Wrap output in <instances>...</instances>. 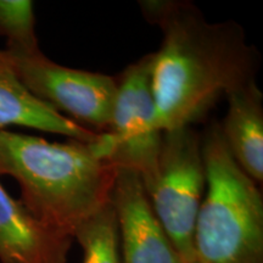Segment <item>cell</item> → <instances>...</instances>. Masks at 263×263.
Returning a JSON list of instances; mask_svg holds the SVG:
<instances>
[{
  "instance_id": "3",
  "label": "cell",
  "mask_w": 263,
  "mask_h": 263,
  "mask_svg": "<svg viewBox=\"0 0 263 263\" xmlns=\"http://www.w3.org/2000/svg\"><path fill=\"white\" fill-rule=\"evenodd\" d=\"M202 138L206 190L194 233L195 263H263V197L238 166L219 123Z\"/></svg>"
},
{
  "instance_id": "10",
  "label": "cell",
  "mask_w": 263,
  "mask_h": 263,
  "mask_svg": "<svg viewBox=\"0 0 263 263\" xmlns=\"http://www.w3.org/2000/svg\"><path fill=\"white\" fill-rule=\"evenodd\" d=\"M221 132L230 155L254 182H263V95L256 81L227 94Z\"/></svg>"
},
{
  "instance_id": "5",
  "label": "cell",
  "mask_w": 263,
  "mask_h": 263,
  "mask_svg": "<svg viewBox=\"0 0 263 263\" xmlns=\"http://www.w3.org/2000/svg\"><path fill=\"white\" fill-rule=\"evenodd\" d=\"M206 190L201 134L190 127L163 132L151 207L185 263H195L194 233Z\"/></svg>"
},
{
  "instance_id": "2",
  "label": "cell",
  "mask_w": 263,
  "mask_h": 263,
  "mask_svg": "<svg viewBox=\"0 0 263 263\" xmlns=\"http://www.w3.org/2000/svg\"><path fill=\"white\" fill-rule=\"evenodd\" d=\"M116 172L90 143H50L0 129V176L18 183L20 201L39 222L71 238L111 202Z\"/></svg>"
},
{
  "instance_id": "7",
  "label": "cell",
  "mask_w": 263,
  "mask_h": 263,
  "mask_svg": "<svg viewBox=\"0 0 263 263\" xmlns=\"http://www.w3.org/2000/svg\"><path fill=\"white\" fill-rule=\"evenodd\" d=\"M111 203L122 263H185L154 212L140 176L117 168Z\"/></svg>"
},
{
  "instance_id": "8",
  "label": "cell",
  "mask_w": 263,
  "mask_h": 263,
  "mask_svg": "<svg viewBox=\"0 0 263 263\" xmlns=\"http://www.w3.org/2000/svg\"><path fill=\"white\" fill-rule=\"evenodd\" d=\"M72 241L39 222L0 184V263H67Z\"/></svg>"
},
{
  "instance_id": "11",
  "label": "cell",
  "mask_w": 263,
  "mask_h": 263,
  "mask_svg": "<svg viewBox=\"0 0 263 263\" xmlns=\"http://www.w3.org/2000/svg\"><path fill=\"white\" fill-rule=\"evenodd\" d=\"M73 239L83 250V263H122L117 218L111 202L82 223Z\"/></svg>"
},
{
  "instance_id": "4",
  "label": "cell",
  "mask_w": 263,
  "mask_h": 263,
  "mask_svg": "<svg viewBox=\"0 0 263 263\" xmlns=\"http://www.w3.org/2000/svg\"><path fill=\"white\" fill-rule=\"evenodd\" d=\"M154 52L130 64L117 78V93L105 133L90 143L94 153L116 168L140 176L146 194L156 178L163 132L157 127L151 71Z\"/></svg>"
},
{
  "instance_id": "6",
  "label": "cell",
  "mask_w": 263,
  "mask_h": 263,
  "mask_svg": "<svg viewBox=\"0 0 263 263\" xmlns=\"http://www.w3.org/2000/svg\"><path fill=\"white\" fill-rule=\"evenodd\" d=\"M5 51L33 97L59 114H68L82 127L88 124L99 133L107 130L117 93L116 77L65 67L39 48H6Z\"/></svg>"
},
{
  "instance_id": "1",
  "label": "cell",
  "mask_w": 263,
  "mask_h": 263,
  "mask_svg": "<svg viewBox=\"0 0 263 263\" xmlns=\"http://www.w3.org/2000/svg\"><path fill=\"white\" fill-rule=\"evenodd\" d=\"M144 17L162 31L154 52L151 85L162 132L190 127L221 95L256 81L258 52L241 26L210 24L190 2H139Z\"/></svg>"
},
{
  "instance_id": "9",
  "label": "cell",
  "mask_w": 263,
  "mask_h": 263,
  "mask_svg": "<svg viewBox=\"0 0 263 263\" xmlns=\"http://www.w3.org/2000/svg\"><path fill=\"white\" fill-rule=\"evenodd\" d=\"M8 126L60 134L81 143H93L99 137L98 132L80 126L33 97L20 81L6 51L0 49V129Z\"/></svg>"
},
{
  "instance_id": "12",
  "label": "cell",
  "mask_w": 263,
  "mask_h": 263,
  "mask_svg": "<svg viewBox=\"0 0 263 263\" xmlns=\"http://www.w3.org/2000/svg\"><path fill=\"white\" fill-rule=\"evenodd\" d=\"M0 35L6 38V48H39L32 2L0 0Z\"/></svg>"
}]
</instances>
